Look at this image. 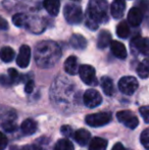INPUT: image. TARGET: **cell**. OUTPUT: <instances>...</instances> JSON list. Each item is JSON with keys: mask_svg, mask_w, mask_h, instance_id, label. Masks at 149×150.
Masks as SVG:
<instances>
[{"mask_svg": "<svg viewBox=\"0 0 149 150\" xmlns=\"http://www.w3.org/2000/svg\"><path fill=\"white\" fill-rule=\"evenodd\" d=\"M79 75L81 80L86 85H96L97 80H96V71L93 67L89 64H83L79 67Z\"/></svg>", "mask_w": 149, "mask_h": 150, "instance_id": "5b68a950", "label": "cell"}, {"mask_svg": "<svg viewBox=\"0 0 149 150\" xmlns=\"http://www.w3.org/2000/svg\"><path fill=\"white\" fill-rule=\"evenodd\" d=\"M61 133L64 135V136H68L70 137L71 135H72V129H71L70 126H62L61 128Z\"/></svg>", "mask_w": 149, "mask_h": 150, "instance_id": "e575fe53", "label": "cell"}, {"mask_svg": "<svg viewBox=\"0 0 149 150\" xmlns=\"http://www.w3.org/2000/svg\"><path fill=\"white\" fill-rule=\"evenodd\" d=\"M107 1L90 0L86 12V25L91 30H96L99 24L107 20Z\"/></svg>", "mask_w": 149, "mask_h": 150, "instance_id": "7a4b0ae2", "label": "cell"}, {"mask_svg": "<svg viewBox=\"0 0 149 150\" xmlns=\"http://www.w3.org/2000/svg\"><path fill=\"white\" fill-rule=\"evenodd\" d=\"M131 46L133 49L149 57V38H142L137 36L131 41Z\"/></svg>", "mask_w": 149, "mask_h": 150, "instance_id": "9c48e42d", "label": "cell"}, {"mask_svg": "<svg viewBox=\"0 0 149 150\" xmlns=\"http://www.w3.org/2000/svg\"><path fill=\"white\" fill-rule=\"evenodd\" d=\"M143 21V12L138 7H132L128 13V22L132 27H138Z\"/></svg>", "mask_w": 149, "mask_h": 150, "instance_id": "8fae6325", "label": "cell"}, {"mask_svg": "<svg viewBox=\"0 0 149 150\" xmlns=\"http://www.w3.org/2000/svg\"><path fill=\"white\" fill-rule=\"evenodd\" d=\"M61 52L56 43L52 41H43L37 44L35 49L36 62L41 67H49L59 60Z\"/></svg>", "mask_w": 149, "mask_h": 150, "instance_id": "6da1fadb", "label": "cell"}, {"mask_svg": "<svg viewBox=\"0 0 149 150\" xmlns=\"http://www.w3.org/2000/svg\"><path fill=\"white\" fill-rule=\"evenodd\" d=\"M20 130L25 135H33L37 131V122L32 119H28L22 122Z\"/></svg>", "mask_w": 149, "mask_h": 150, "instance_id": "ac0fdd59", "label": "cell"}, {"mask_svg": "<svg viewBox=\"0 0 149 150\" xmlns=\"http://www.w3.org/2000/svg\"><path fill=\"white\" fill-rule=\"evenodd\" d=\"M137 74L141 79H146L149 77V57L145 58L139 63L137 67Z\"/></svg>", "mask_w": 149, "mask_h": 150, "instance_id": "7402d4cb", "label": "cell"}, {"mask_svg": "<svg viewBox=\"0 0 149 150\" xmlns=\"http://www.w3.org/2000/svg\"><path fill=\"white\" fill-rule=\"evenodd\" d=\"M14 55H16V53H14L13 49L7 47V46L1 48V50H0V58L4 62H10L14 58Z\"/></svg>", "mask_w": 149, "mask_h": 150, "instance_id": "603a6c76", "label": "cell"}, {"mask_svg": "<svg viewBox=\"0 0 149 150\" xmlns=\"http://www.w3.org/2000/svg\"><path fill=\"white\" fill-rule=\"evenodd\" d=\"M89 144V150H106L107 148V141L99 137L91 139Z\"/></svg>", "mask_w": 149, "mask_h": 150, "instance_id": "ffe728a7", "label": "cell"}, {"mask_svg": "<svg viewBox=\"0 0 149 150\" xmlns=\"http://www.w3.org/2000/svg\"><path fill=\"white\" fill-rule=\"evenodd\" d=\"M70 43H71V45H72V47L76 48V49H84V48H86V46H87V40L82 35L75 34V35H73L72 38H71Z\"/></svg>", "mask_w": 149, "mask_h": 150, "instance_id": "d6986e66", "label": "cell"}, {"mask_svg": "<svg viewBox=\"0 0 149 150\" xmlns=\"http://www.w3.org/2000/svg\"><path fill=\"white\" fill-rule=\"evenodd\" d=\"M141 143L146 149L149 150V128L144 130L141 134Z\"/></svg>", "mask_w": 149, "mask_h": 150, "instance_id": "f1b7e54d", "label": "cell"}, {"mask_svg": "<svg viewBox=\"0 0 149 150\" xmlns=\"http://www.w3.org/2000/svg\"><path fill=\"white\" fill-rule=\"evenodd\" d=\"M43 6L50 16H57L60 8V1L59 0H44Z\"/></svg>", "mask_w": 149, "mask_h": 150, "instance_id": "9a60e30c", "label": "cell"}, {"mask_svg": "<svg viewBox=\"0 0 149 150\" xmlns=\"http://www.w3.org/2000/svg\"><path fill=\"white\" fill-rule=\"evenodd\" d=\"M84 104L89 108H95L98 105L101 104L102 102V97L98 91L94 89H88L84 93L83 96Z\"/></svg>", "mask_w": 149, "mask_h": 150, "instance_id": "ba28073f", "label": "cell"}, {"mask_svg": "<svg viewBox=\"0 0 149 150\" xmlns=\"http://www.w3.org/2000/svg\"><path fill=\"white\" fill-rule=\"evenodd\" d=\"M54 150H74V145L68 139H60L55 144Z\"/></svg>", "mask_w": 149, "mask_h": 150, "instance_id": "d4e9b609", "label": "cell"}, {"mask_svg": "<svg viewBox=\"0 0 149 150\" xmlns=\"http://www.w3.org/2000/svg\"><path fill=\"white\" fill-rule=\"evenodd\" d=\"M139 111H140V115H141L142 117L144 119V122L149 124V105L140 107Z\"/></svg>", "mask_w": 149, "mask_h": 150, "instance_id": "4dcf8cb0", "label": "cell"}, {"mask_svg": "<svg viewBox=\"0 0 149 150\" xmlns=\"http://www.w3.org/2000/svg\"><path fill=\"white\" fill-rule=\"evenodd\" d=\"M7 29H8V23L3 18L0 16V30H7Z\"/></svg>", "mask_w": 149, "mask_h": 150, "instance_id": "d590c367", "label": "cell"}, {"mask_svg": "<svg viewBox=\"0 0 149 150\" xmlns=\"http://www.w3.org/2000/svg\"><path fill=\"white\" fill-rule=\"evenodd\" d=\"M117 34L119 38H127L130 35V27L127 22H121L117 27Z\"/></svg>", "mask_w": 149, "mask_h": 150, "instance_id": "cb8c5ba5", "label": "cell"}, {"mask_svg": "<svg viewBox=\"0 0 149 150\" xmlns=\"http://www.w3.org/2000/svg\"><path fill=\"white\" fill-rule=\"evenodd\" d=\"M117 117L119 122L124 124L130 129H135L139 125L138 117L130 110H121L117 113Z\"/></svg>", "mask_w": 149, "mask_h": 150, "instance_id": "52a82bcc", "label": "cell"}, {"mask_svg": "<svg viewBox=\"0 0 149 150\" xmlns=\"http://www.w3.org/2000/svg\"><path fill=\"white\" fill-rule=\"evenodd\" d=\"M110 49L114 56H117L119 59H125L127 57V49L126 46L121 42L119 41H112L110 43Z\"/></svg>", "mask_w": 149, "mask_h": 150, "instance_id": "4fadbf2b", "label": "cell"}, {"mask_svg": "<svg viewBox=\"0 0 149 150\" xmlns=\"http://www.w3.org/2000/svg\"><path fill=\"white\" fill-rule=\"evenodd\" d=\"M136 7L144 13H149V0H139L136 4Z\"/></svg>", "mask_w": 149, "mask_h": 150, "instance_id": "4316f807", "label": "cell"}, {"mask_svg": "<svg viewBox=\"0 0 149 150\" xmlns=\"http://www.w3.org/2000/svg\"><path fill=\"white\" fill-rule=\"evenodd\" d=\"M0 84L3 86H9L11 84V81H10L9 77H6V76L2 75L0 76Z\"/></svg>", "mask_w": 149, "mask_h": 150, "instance_id": "836d02e7", "label": "cell"}, {"mask_svg": "<svg viewBox=\"0 0 149 150\" xmlns=\"http://www.w3.org/2000/svg\"><path fill=\"white\" fill-rule=\"evenodd\" d=\"M2 127H3V129L6 132H14V131L18 129L16 125L14 124L12 120H6V122H4L3 124H2Z\"/></svg>", "mask_w": 149, "mask_h": 150, "instance_id": "f546056e", "label": "cell"}, {"mask_svg": "<svg viewBox=\"0 0 149 150\" xmlns=\"http://www.w3.org/2000/svg\"><path fill=\"white\" fill-rule=\"evenodd\" d=\"M31 60V48L28 45H22L20 48L18 58H16V64L22 69H26L29 65Z\"/></svg>", "mask_w": 149, "mask_h": 150, "instance_id": "30bf717a", "label": "cell"}, {"mask_svg": "<svg viewBox=\"0 0 149 150\" xmlns=\"http://www.w3.org/2000/svg\"><path fill=\"white\" fill-rule=\"evenodd\" d=\"M112 150H127V149L124 147V145L121 144V143H117V144L112 147Z\"/></svg>", "mask_w": 149, "mask_h": 150, "instance_id": "8d00e7d4", "label": "cell"}, {"mask_svg": "<svg viewBox=\"0 0 149 150\" xmlns=\"http://www.w3.org/2000/svg\"><path fill=\"white\" fill-rule=\"evenodd\" d=\"M126 9V2L124 0H114L110 6V13L112 18L117 20V18H123Z\"/></svg>", "mask_w": 149, "mask_h": 150, "instance_id": "7c38bea8", "label": "cell"}, {"mask_svg": "<svg viewBox=\"0 0 149 150\" xmlns=\"http://www.w3.org/2000/svg\"><path fill=\"white\" fill-rule=\"evenodd\" d=\"M64 14L68 24L77 25L83 21V11L81 7L76 4H68L64 9Z\"/></svg>", "mask_w": 149, "mask_h": 150, "instance_id": "3957f363", "label": "cell"}, {"mask_svg": "<svg viewBox=\"0 0 149 150\" xmlns=\"http://www.w3.org/2000/svg\"><path fill=\"white\" fill-rule=\"evenodd\" d=\"M64 71L68 75L74 76L79 71V65H78V59L76 56H70L64 62Z\"/></svg>", "mask_w": 149, "mask_h": 150, "instance_id": "2e32d148", "label": "cell"}, {"mask_svg": "<svg viewBox=\"0 0 149 150\" xmlns=\"http://www.w3.org/2000/svg\"><path fill=\"white\" fill-rule=\"evenodd\" d=\"M20 150H41L37 146H24Z\"/></svg>", "mask_w": 149, "mask_h": 150, "instance_id": "74e56055", "label": "cell"}, {"mask_svg": "<svg viewBox=\"0 0 149 150\" xmlns=\"http://www.w3.org/2000/svg\"><path fill=\"white\" fill-rule=\"evenodd\" d=\"M8 77H9L10 81H11V84L18 83V82H20V74H18V71H16L14 69H8Z\"/></svg>", "mask_w": 149, "mask_h": 150, "instance_id": "83f0119b", "label": "cell"}, {"mask_svg": "<svg viewBox=\"0 0 149 150\" xmlns=\"http://www.w3.org/2000/svg\"><path fill=\"white\" fill-rule=\"evenodd\" d=\"M74 138L76 142L81 146H85L90 142L91 139V134L89 133V131L85 130V129H80V130L76 131L74 134Z\"/></svg>", "mask_w": 149, "mask_h": 150, "instance_id": "5bb4252c", "label": "cell"}, {"mask_svg": "<svg viewBox=\"0 0 149 150\" xmlns=\"http://www.w3.org/2000/svg\"><path fill=\"white\" fill-rule=\"evenodd\" d=\"M112 35L108 31L106 30H102L100 32L99 36H98V40H97V46L101 49L106 48L108 45H110L112 43Z\"/></svg>", "mask_w": 149, "mask_h": 150, "instance_id": "e0dca14e", "label": "cell"}, {"mask_svg": "<svg viewBox=\"0 0 149 150\" xmlns=\"http://www.w3.org/2000/svg\"><path fill=\"white\" fill-rule=\"evenodd\" d=\"M119 89L126 95H132L138 89V81L136 78L128 76L121 78L119 81Z\"/></svg>", "mask_w": 149, "mask_h": 150, "instance_id": "8992f818", "label": "cell"}, {"mask_svg": "<svg viewBox=\"0 0 149 150\" xmlns=\"http://www.w3.org/2000/svg\"><path fill=\"white\" fill-rule=\"evenodd\" d=\"M27 20H28V16L25 13H16L12 18V23H13L14 26L16 27H24L27 24Z\"/></svg>", "mask_w": 149, "mask_h": 150, "instance_id": "484cf974", "label": "cell"}, {"mask_svg": "<svg viewBox=\"0 0 149 150\" xmlns=\"http://www.w3.org/2000/svg\"><path fill=\"white\" fill-rule=\"evenodd\" d=\"M33 89H34V82H33L32 80H30V81H28L26 83V86H25V91H26V93L30 94V93H32Z\"/></svg>", "mask_w": 149, "mask_h": 150, "instance_id": "d6a6232c", "label": "cell"}, {"mask_svg": "<svg viewBox=\"0 0 149 150\" xmlns=\"http://www.w3.org/2000/svg\"><path fill=\"white\" fill-rule=\"evenodd\" d=\"M112 113L102 111V112L92 113L86 117V124L90 127H102L110 122Z\"/></svg>", "mask_w": 149, "mask_h": 150, "instance_id": "277c9868", "label": "cell"}, {"mask_svg": "<svg viewBox=\"0 0 149 150\" xmlns=\"http://www.w3.org/2000/svg\"><path fill=\"white\" fill-rule=\"evenodd\" d=\"M100 85L103 90V92L105 93L107 96H112L113 91H114V87H113V83L112 79L108 77H102L100 80Z\"/></svg>", "mask_w": 149, "mask_h": 150, "instance_id": "44dd1931", "label": "cell"}, {"mask_svg": "<svg viewBox=\"0 0 149 150\" xmlns=\"http://www.w3.org/2000/svg\"><path fill=\"white\" fill-rule=\"evenodd\" d=\"M8 144V140L6 138V136L3 134V133L0 132V150H4L7 147Z\"/></svg>", "mask_w": 149, "mask_h": 150, "instance_id": "1f68e13d", "label": "cell"}]
</instances>
